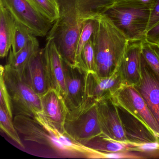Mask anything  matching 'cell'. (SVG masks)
Wrapping results in <instances>:
<instances>
[{"instance_id":"cell-3","label":"cell","mask_w":159,"mask_h":159,"mask_svg":"<svg viewBox=\"0 0 159 159\" xmlns=\"http://www.w3.org/2000/svg\"><path fill=\"white\" fill-rule=\"evenodd\" d=\"M94 49L96 73L108 77L119 69L129 41L107 15L98 18L91 37Z\"/></svg>"},{"instance_id":"cell-1","label":"cell","mask_w":159,"mask_h":159,"mask_svg":"<svg viewBox=\"0 0 159 159\" xmlns=\"http://www.w3.org/2000/svg\"><path fill=\"white\" fill-rule=\"evenodd\" d=\"M59 17L53 24L47 39H53L64 61L77 67L76 50L85 22L96 19L116 4V0H57Z\"/></svg>"},{"instance_id":"cell-20","label":"cell","mask_w":159,"mask_h":159,"mask_svg":"<svg viewBox=\"0 0 159 159\" xmlns=\"http://www.w3.org/2000/svg\"><path fill=\"white\" fill-rule=\"evenodd\" d=\"M133 143L116 141L103 134L97 136L86 142L84 146L98 151L102 152H117L129 150L134 146Z\"/></svg>"},{"instance_id":"cell-8","label":"cell","mask_w":159,"mask_h":159,"mask_svg":"<svg viewBox=\"0 0 159 159\" xmlns=\"http://www.w3.org/2000/svg\"><path fill=\"white\" fill-rule=\"evenodd\" d=\"M114 104L148 126L159 137V126L146 102L134 86L125 85L111 98Z\"/></svg>"},{"instance_id":"cell-31","label":"cell","mask_w":159,"mask_h":159,"mask_svg":"<svg viewBox=\"0 0 159 159\" xmlns=\"http://www.w3.org/2000/svg\"><path fill=\"white\" fill-rule=\"evenodd\" d=\"M145 39L159 46V23L147 32Z\"/></svg>"},{"instance_id":"cell-18","label":"cell","mask_w":159,"mask_h":159,"mask_svg":"<svg viewBox=\"0 0 159 159\" xmlns=\"http://www.w3.org/2000/svg\"><path fill=\"white\" fill-rule=\"evenodd\" d=\"M16 20L10 11L0 3V56L6 57L10 52L14 36Z\"/></svg>"},{"instance_id":"cell-15","label":"cell","mask_w":159,"mask_h":159,"mask_svg":"<svg viewBox=\"0 0 159 159\" xmlns=\"http://www.w3.org/2000/svg\"><path fill=\"white\" fill-rule=\"evenodd\" d=\"M20 75L40 97L51 89L44 63L43 49H40L30 60Z\"/></svg>"},{"instance_id":"cell-22","label":"cell","mask_w":159,"mask_h":159,"mask_svg":"<svg viewBox=\"0 0 159 159\" xmlns=\"http://www.w3.org/2000/svg\"><path fill=\"white\" fill-rule=\"evenodd\" d=\"M141 52L147 64L159 76V46L144 39L141 41Z\"/></svg>"},{"instance_id":"cell-12","label":"cell","mask_w":159,"mask_h":159,"mask_svg":"<svg viewBox=\"0 0 159 159\" xmlns=\"http://www.w3.org/2000/svg\"><path fill=\"white\" fill-rule=\"evenodd\" d=\"M125 84L118 70L108 77H100L96 72H87L86 77L87 98L96 101L111 98Z\"/></svg>"},{"instance_id":"cell-16","label":"cell","mask_w":159,"mask_h":159,"mask_svg":"<svg viewBox=\"0 0 159 159\" xmlns=\"http://www.w3.org/2000/svg\"><path fill=\"white\" fill-rule=\"evenodd\" d=\"M141 41H129L118 69L126 85L135 86L141 80Z\"/></svg>"},{"instance_id":"cell-24","label":"cell","mask_w":159,"mask_h":159,"mask_svg":"<svg viewBox=\"0 0 159 159\" xmlns=\"http://www.w3.org/2000/svg\"><path fill=\"white\" fill-rule=\"evenodd\" d=\"M78 67L87 73L96 72L94 49L91 39L82 51Z\"/></svg>"},{"instance_id":"cell-2","label":"cell","mask_w":159,"mask_h":159,"mask_svg":"<svg viewBox=\"0 0 159 159\" xmlns=\"http://www.w3.org/2000/svg\"><path fill=\"white\" fill-rule=\"evenodd\" d=\"M41 113L35 117L15 116V126L24 140L48 147L60 157L97 159L98 151L79 143L66 133H60L44 119Z\"/></svg>"},{"instance_id":"cell-19","label":"cell","mask_w":159,"mask_h":159,"mask_svg":"<svg viewBox=\"0 0 159 159\" xmlns=\"http://www.w3.org/2000/svg\"><path fill=\"white\" fill-rule=\"evenodd\" d=\"M40 50L39 41L36 36H34L18 52L13 53L11 49L7 65L21 74L30 60L38 53Z\"/></svg>"},{"instance_id":"cell-13","label":"cell","mask_w":159,"mask_h":159,"mask_svg":"<svg viewBox=\"0 0 159 159\" xmlns=\"http://www.w3.org/2000/svg\"><path fill=\"white\" fill-rule=\"evenodd\" d=\"M40 98L43 118L60 133H66L65 121L69 110L64 98L53 89L48 90Z\"/></svg>"},{"instance_id":"cell-10","label":"cell","mask_w":159,"mask_h":159,"mask_svg":"<svg viewBox=\"0 0 159 159\" xmlns=\"http://www.w3.org/2000/svg\"><path fill=\"white\" fill-rule=\"evenodd\" d=\"M97 107L103 134L113 140L128 142L119 115L118 107L111 98L98 100Z\"/></svg>"},{"instance_id":"cell-9","label":"cell","mask_w":159,"mask_h":159,"mask_svg":"<svg viewBox=\"0 0 159 159\" xmlns=\"http://www.w3.org/2000/svg\"><path fill=\"white\" fill-rule=\"evenodd\" d=\"M44 63L51 89L59 93L64 99L66 97L64 60L53 39H46L43 48Z\"/></svg>"},{"instance_id":"cell-23","label":"cell","mask_w":159,"mask_h":159,"mask_svg":"<svg viewBox=\"0 0 159 159\" xmlns=\"http://www.w3.org/2000/svg\"><path fill=\"white\" fill-rule=\"evenodd\" d=\"M34 36L27 27L16 21L14 36L11 48L12 52L14 54L18 52Z\"/></svg>"},{"instance_id":"cell-4","label":"cell","mask_w":159,"mask_h":159,"mask_svg":"<svg viewBox=\"0 0 159 159\" xmlns=\"http://www.w3.org/2000/svg\"><path fill=\"white\" fill-rule=\"evenodd\" d=\"M65 129L70 136L83 145L103 134L98 118L97 101L87 98L80 106L69 111Z\"/></svg>"},{"instance_id":"cell-30","label":"cell","mask_w":159,"mask_h":159,"mask_svg":"<svg viewBox=\"0 0 159 159\" xmlns=\"http://www.w3.org/2000/svg\"><path fill=\"white\" fill-rule=\"evenodd\" d=\"M157 0H116L118 4L144 6L151 9Z\"/></svg>"},{"instance_id":"cell-14","label":"cell","mask_w":159,"mask_h":159,"mask_svg":"<svg viewBox=\"0 0 159 159\" xmlns=\"http://www.w3.org/2000/svg\"><path fill=\"white\" fill-rule=\"evenodd\" d=\"M66 97L65 101L69 110L80 106L87 98V72L78 67H72L64 61Z\"/></svg>"},{"instance_id":"cell-26","label":"cell","mask_w":159,"mask_h":159,"mask_svg":"<svg viewBox=\"0 0 159 159\" xmlns=\"http://www.w3.org/2000/svg\"><path fill=\"white\" fill-rule=\"evenodd\" d=\"M98 18L88 20L85 22L83 27L76 47L75 57L77 67L82 51L87 43L91 39L96 25Z\"/></svg>"},{"instance_id":"cell-11","label":"cell","mask_w":159,"mask_h":159,"mask_svg":"<svg viewBox=\"0 0 159 159\" xmlns=\"http://www.w3.org/2000/svg\"><path fill=\"white\" fill-rule=\"evenodd\" d=\"M134 86L143 97L159 126V76L150 67L142 54L141 80Z\"/></svg>"},{"instance_id":"cell-25","label":"cell","mask_w":159,"mask_h":159,"mask_svg":"<svg viewBox=\"0 0 159 159\" xmlns=\"http://www.w3.org/2000/svg\"><path fill=\"white\" fill-rule=\"evenodd\" d=\"M0 128L2 131L20 147L25 148V146L19 137V133L15 126L13 120L9 117L7 112L1 107H0Z\"/></svg>"},{"instance_id":"cell-7","label":"cell","mask_w":159,"mask_h":159,"mask_svg":"<svg viewBox=\"0 0 159 159\" xmlns=\"http://www.w3.org/2000/svg\"><path fill=\"white\" fill-rule=\"evenodd\" d=\"M17 22L28 28L36 37L47 36L53 23L40 13L27 0H0Z\"/></svg>"},{"instance_id":"cell-5","label":"cell","mask_w":159,"mask_h":159,"mask_svg":"<svg viewBox=\"0 0 159 159\" xmlns=\"http://www.w3.org/2000/svg\"><path fill=\"white\" fill-rule=\"evenodd\" d=\"M150 11L148 7L116 3L105 14L129 41H134L145 39Z\"/></svg>"},{"instance_id":"cell-27","label":"cell","mask_w":159,"mask_h":159,"mask_svg":"<svg viewBox=\"0 0 159 159\" xmlns=\"http://www.w3.org/2000/svg\"><path fill=\"white\" fill-rule=\"evenodd\" d=\"M4 66L0 67V107L7 112L11 119L13 120V107L12 101L8 92L3 77Z\"/></svg>"},{"instance_id":"cell-29","label":"cell","mask_w":159,"mask_h":159,"mask_svg":"<svg viewBox=\"0 0 159 159\" xmlns=\"http://www.w3.org/2000/svg\"><path fill=\"white\" fill-rule=\"evenodd\" d=\"M159 23V0H157L151 9L149 21L147 32Z\"/></svg>"},{"instance_id":"cell-17","label":"cell","mask_w":159,"mask_h":159,"mask_svg":"<svg viewBox=\"0 0 159 159\" xmlns=\"http://www.w3.org/2000/svg\"><path fill=\"white\" fill-rule=\"evenodd\" d=\"M117 107L128 142L140 144L159 141V137L147 125L124 109Z\"/></svg>"},{"instance_id":"cell-6","label":"cell","mask_w":159,"mask_h":159,"mask_svg":"<svg viewBox=\"0 0 159 159\" xmlns=\"http://www.w3.org/2000/svg\"><path fill=\"white\" fill-rule=\"evenodd\" d=\"M3 77L16 115L35 117L42 112L40 97L22 80L18 71L6 64Z\"/></svg>"},{"instance_id":"cell-21","label":"cell","mask_w":159,"mask_h":159,"mask_svg":"<svg viewBox=\"0 0 159 159\" xmlns=\"http://www.w3.org/2000/svg\"><path fill=\"white\" fill-rule=\"evenodd\" d=\"M43 16L53 24L59 17L57 0H27Z\"/></svg>"},{"instance_id":"cell-28","label":"cell","mask_w":159,"mask_h":159,"mask_svg":"<svg viewBox=\"0 0 159 159\" xmlns=\"http://www.w3.org/2000/svg\"><path fill=\"white\" fill-rule=\"evenodd\" d=\"M130 151L141 152L148 158H159V141L143 144H134Z\"/></svg>"}]
</instances>
